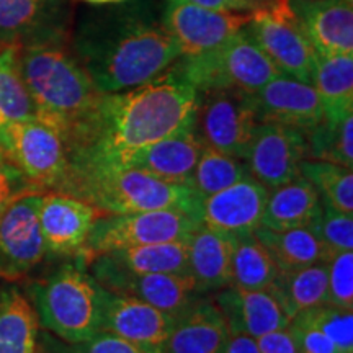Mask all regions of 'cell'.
Instances as JSON below:
<instances>
[{
  "label": "cell",
  "mask_w": 353,
  "mask_h": 353,
  "mask_svg": "<svg viewBox=\"0 0 353 353\" xmlns=\"http://www.w3.org/2000/svg\"><path fill=\"white\" fill-rule=\"evenodd\" d=\"M196 90L174 64L143 85L103 94L94 120L65 144L68 167L120 169L157 141L193 126Z\"/></svg>",
  "instance_id": "obj_1"
},
{
  "label": "cell",
  "mask_w": 353,
  "mask_h": 353,
  "mask_svg": "<svg viewBox=\"0 0 353 353\" xmlns=\"http://www.w3.org/2000/svg\"><path fill=\"white\" fill-rule=\"evenodd\" d=\"M99 7L77 25L72 51L101 94L143 85L182 56L152 0Z\"/></svg>",
  "instance_id": "obj_2"
},
{
  "label": "cell",
  "mask_w": 353,
  "mask_h": 353,
  "mask_svg": "<svg viewBox=\"0 0 353 353\" xmlns=\"http://www.w3.org/2000/svg\"><path fill=\"white\" fill-rule=\"evenodd\" d=\"M17 61L37 118L69 144L94 120L103 94L65 41L20 48Z\"/></svg>",
  "instance_id": "obj_3"
},
{
  "label": "cell",
  "mask_w": 353,
  "mask_h": 353,
  "mask_svg": "<svg viewBox=\"0 0 353 353\" xmlns=\"http://www.w3.org/2000/svg\"><path fill=\"white\" fill-rule=\"evenodd\" d=\"M57 192L85 200L107 214L175 210L200 223L201 198L192 188L164 182L138 169L68 167Z\"/></svg>",
  "instance_id": "obj_4"
},
{
  "label": "cell",
  "mask_w": 353,
  "mask_h": 353,
  "mask_svg": "<svg viewBox=\"0 0 353 353\" xmlns=\"http://www.w3.org/2000/svg\"><path fill=\"white\" fill-rule=\"evenodd\" d=\"M103 294L105 290L81 265H65L32 286L38 322L69 345L99 332Z\"/></svg>",
  "instance_id": "obj_5"
},
{
  "label": "cell",
  "mask_w": 353,
  "mask_h": 353,
  "mask_svg": "<svg viewBox=\"0 0 353 353\" xmlns=\"http://www.w3.org/2000/svg\"><path fill=\"white\" fill-rule=\"evenodd\" d=\"M174 68L196 92L237 88L247 94H255L281 76L280 70L250 38L245 26L214 50L196 56H180Z\"/></svg>",
  "instance_id": "obj_6"
},
{
  "label": "cell",
  "mask_w": 353,
  "mask_h": 353,
  "mask_svg": "<svg viewBox=\"0 0 353 353\" xmlns=\"http://www.w3.org/2000/svg\"><path fill=\"white\" fill-rule=\"evenodd\" d=\"M0 159L30 188H57L68 170V149L56 128L33 117L17 121L0 134Z\"/></svg>",
  "instance_id": "obj_7"
},
{
  "label": "cell",
  "mask_w": 353,
  "mask_h": 353,
  "mask_svg": "<svg viewBox=\"0 0 353 353\" xmlns=\"http://www.w3.org/2000/svg\"><path fill=\"white\" fill-rule=\"evenodd\" d=\"M257 125L252 94L237 88L196 92L193 131L205 148L244 161Z\"/></svg>",
  "instance_id": "obj_8"
},
{
  "label": "cell",
  "mask_w": 353,
  "mask_h": 353,
  "mask_svg": "<svg viewBox=\"0 0 353 353\" xmlns=\"http://www.w3.org/2000/svg\"><path fill=\"white\" fill-rule=\"evenodd\" d=\"M250 13L247 33L281 76L312 85L316 52L291 10L290 0H270Z\"/></svg>",
  "instance_id": "obj_9"
},
{
  "label": "cell",
  "mask_w": 353,
  "mask_h": 353,
  "mask_svg": "<svg viewBox=\"0 0 353 353\" xmlns=\"http://www.w3.org/2000/svg\"><path fill=\"white\" fill-rule=\"evenodd\" d=\"M88 263L90 275L101 288L138 298L174 321L200 301L201 293L188 273H134L123 268L108 254H97Z\"/></svg>",
  "instance_id": "obj_10"
},
{
  "label": "cell",
  "mask_w": 353,
  "mask_h": 353,
  "mask_svg": "<svg viewBox=\"0 0 353 353\" xmlns=\"http://www.w3.org/2000/svg\"><path fill=\"white\" fill-rule=\"evenodd\" d=\"M200 226L187 213L175 210L143 211V213L107 214L95 221L82 255L107 254L131 247L182 241Z\"/></svg>",
  "instance_id": "obj_11"
},
{
  "label": "cell",
  "mask_w": 353,
  "mask_h": 353,
  "mask_svg": "<svg viewBox=\"0 0 353 353\" xmlns=\"http://www.w3.org/2000/svg\"><path fill=\"white\" fill-rule=\"evenodd\" d=\"M250 12L213 10L188 0H164L162 21L182 56L208 52L241 32L250 21Z\"/></svg>",
  "instance_id": "obj_12"
},
{
  "label": "cell",
  "mask_w": 353,
  "mask_h": 353,
  "mask_svg": "<svg viewBox=\"0 0 353 353\" xmlns=\"http://www.w3.org/2000/svg\"><path fill=\"white\" fill-rule=\"evenodd\" d=\"M306 159L307 141L303 131L276 123H259L244 162L249 175L272 190L301 175Z\"/></svg>",
  "instance_id": "obj_13"
},
{
  "label": "cell",
  "mask_w": 353,
  "mask_h": 353,
  "mask_svg": "<svg viewBox=\"0 0 353 353\" xmlns=\"http://www.w3.org/2000/svg\"><path fill=\"white\" fill-rule=\"evenodd\" d=\"M41 198V193L26 192L0 216V278L26 275L48 254L39 228Z\"/></svg>",
  "instance_id": "obj_14"
},
{
  "label": "cell",
  "mask_w": 353,
  "mask_h": 353,
  "mask_svg": "<svg viewBox=\"0 0 353 353\" xmlns=\"http://www.w3.org/2000/svg\"><path fill=\"white\" fill-rule=\"evenodd\" d=\"M68 25L64 0H0V48L65 41Z\"/></svg>",
  "instance_id": "obj_15"
},
{
  "label": "cell",
  "mask_w": 353,
  "mask_h": 353,
  "mask_svg": "<svg viewBox=\"0 0 353 353\" xmlns=\"http://www.w3.org/2000/svg\"><path fill=\"white\" fill-rule=\"evenodd\" d=\"M174 319L161 309L128 294L105 290L100 330L125 339L144 353H162Z\"/></svg>",
  "instance_id": "obj_16"
},
{
  "label": "cell",
  "mask_w": 353,
  "mask_h": 353,
  "mask_svg": "<svg viewBox=\"0 0 353 353\" xmlns=\"http://www.w3.org/2000/svg\"><path fill=\"white\" fill-rule=\"evenodd\" d=\"M103 214L99 208L64 192L43 195L39 205V228L46 252L77 255L85 249L95 221Z\"/></svg>",
  "instance_id": "obj_17"
},
{
  "label": "cell",
  "mask_w": 353,
  "mask_h": 353,
  "mask_svg": "<svg viewBox=\"0 0 353 353\" xmlns=\"http://www.w3.org/2000/svg\"><path fill=\"white\" fill-rule=\"evenodd\" d=\"M259 123H276L306 134L324 120V108L311 83L278 76L252 94Z\"/></svg>",
  "instance_id": "obj_18"
},
{
  "label": "cell",
  "mask_w": 353,
  "mask_h": 353,
  "mask_svg": "<svg viewBox=\"0 0 353 353\" xmlns=\"http://www.w3.org/2000/svg\"><path fill=\"white\" fill-rule=\"evenodd\" d=\"M268 190L245 176L214 195L201 198L200 224L229 236L254 234L260 228Z\"/></svg>",
  "instance_id": "obj_19"
},
{
  "label": "cell",
  "mask_w": 353,
  "mask_h": 353,
  "mask_svg": "<svg viewBox=\"0 0 353 353\" xmlns=\"http://www.w3.org/2000/svg\"><path fill=\"white\" fill-rule=\"evenodd\" d=\"M316 56L353 54V2L290 0Z\"/></svg>",
  "instance_id": "obj_20"
},
{
  "label": "cell",
  "mask_w": 353,
  "mask_h": 353,
  "mask_svg": "<svg viewBox=\"0 0 353 353\" xmlns=\"http://www.w3.org/2000/svg\"><path fill=\"white\" fill-rule=\"evenodd\" d=\"M214 303L228 322L229 332L247 334L254 339L283 329L291 321L270 288L242 290L226 286L216 294Z\"/></svg>",
  "instance_id": "obj_21"
},
{
  "label": "cell",
  "mask_w": 353,
  "mask_h": 353,
  "mask_svg": "<svg viewBox=\"0 0 353 353\" xmlns=\"http://www.w3.org/2000/svg\"><path fill=\"white\" fill-rule=\"evenodd\" d=\"M205 145L193 126L141 149L120 169H138L159 180L187 185Z\"/></svg>",
  "instance_id": "obj_22"
},
{
  "label": "cell",
  "mask_w": 353,
  "mask_h": 353,
  "mask_svg": "<svg viewBox=\"0 0 353 353\" xmlns=\"http://www.w3.org/2000/svg\"><path fill=\"white\" fill-rule=\"evenodd\" d=\"M234 236L198 226L188 236V273L200 293L219 291L232 281Z\"/></svg>",
  "instance_id": "obj_23"
},
{
  "label": "cell",
  "mask_w": 353,
  "mask_h": 353,
  "mask_svg": "<svg viewBox=\"0 0 353 353\" xmlns=\"http://www.w3.org/2000/svg\"><path fill=\"white\" fill-rule=\"evenodd\" d=\"M228 337V322L216 303L198 301L176 317L162 353H223Z\"/></svg>",
  "instance_id": "obj_24"
},
{
  "label": "cell",
  "mask_w": 353,
  "mask_h": 353,
  "mask_svg": "<svg viewBox=\"0 0 353 353\" xmlns=\"http://www.w3.org/2000/svg\"><path fill=\"white\" fill-rule=\"evenodd\" d=\"M322 211V200L312 183L303 175L268 190L260 228L272 231L312 228Z\"/></svg>",
  "instance_id": "obj_25"
},
{
  "label": "cell",
  "mask_w": 353,
  "mask_h": 353,
  "mask_svg": "<svg viewBox=\"0 0 353 353\" xmlns=\"http://www.w3.org/2000/svg\"><path fill=\"white\" fill-rule=\"evenodd\" d=\"M254 236L270 254L280 272L296 270L312 263L327 262L330 259L329 250L309 228L286 231L257 228Z\"/></svg>",
  "instance_id": "obj_26"
},
{
  "label": "cell",
  "mask_w": 353,
  "mask_h": 353,
  "mask_svg": "<svg viewBox=\"0 0 353 353\" xmlns=\"http://www.w3.org/2000/svg\"><path fill=\"white\" fill-rule=\"evenodd\" d=\"M312 87L324 118L337 120L353 113V54L316 56Z\"/></svg>",
  "instance_id": "obj_27"
},
{
  "label": "cell",
  "mask_w": 353,
  "mask_h": 353,
  "mask_svg": "<svg viewBox=\"0 0 353 353\" xmlns=\"http://www.w3.org/2000/svg\"><path fill=\"white\" fill-rule=\"evenodd\" d=\"M270 290L291 319L306 309L327 304V263H312L296 270H278Z\"/></svg>",
  "instance_id": "obj_28"
},
{
  "label": "cell",
  "mask_w": 353,
  "mask_h": 353,
  "mask_svg": "<svg viewBox=\"0 0 353 353\" xmlns=\"http://www.w3.org/2000/svg\"><path fill=\"white\" fill-rule=\"evenodd\" d=\"M38 316L17 288L0 294V353H37Z\"/></svg>",
  "instance_id": "obj_29"
},
{
  "label": "cell",
  "mask_w": 353,
  "mask_h": 353,
  "mask_svg": "<svg viewBox=\"0 0 353 353\" xmlns=\"http://www.w3.org/2000/svg\"><path fill=\"white\" fill-rule=\"evenodd\" d=\"M107 254L123 268L134 273H188V237Z\"/></svg>",
  "instance_id": "obj_30"
},
{
  "label": "cell",
  "mask_w": 353,
  "mask_h": 353,
  "mask_svg": "<svg viewBox=\"0 0 353 353\" xmlns=\"http://www.w3.org/2000/svg\"><path fill=\"white\" fill-rule=\"evenodd\" d=\"M278 267L254 234L234 236L231 286L242 290L270 288Z\"/></svg>",
  "instance_id": "obj_31"
},
{
  "label": "cell",
  "mask_w": 353,
  "mask_h": 353,
  "mask_svg": "<svg viewBox=\"0 0 353 353\" xmlns=\"http://www.w3.org/2000/svg\"><path fill=\"white\" fill-rule=\"evenodd\" d=\"M17 48H0V134L17 121L37 117L20 76Z\"/></svg>",
  "instance_id": "obj_32"
},
{
  "label": "cell",
  "mask_w": 353,
  "mask_h": 353,
  "mask_svg": "<svg viewBox=\"0 0 353 353\" xmlns=\"http://www.w3.org/2000/svg\"><path fill=\"white\" fill-rule=\"evenodd\" d=\"M307 159L353 167V113L337 120L324 118L306 132Z\"/></svg>",
  "instance_id": "obj_33"
},
{
  "label": "cell",
  "mask_w": 353,
  "mask_h": 353,
  "mask_svg": "<svg viewBox=\"0 0 353 353\" xmlns=\"http://www.w3.org/2000/svg\"><path fill=\"white\" fill-rule=\"evenodd\" d=\"M301 175L317 190L322 203L353 214V170L325 161L306 159L301 164Z\"/></svg>",
  "instance_id": "obj_34"
},
{
  "label": "cell",
  "mask_w": 353,
  "mask_h": 353,
  "mask_svg": "<svg viewBox=\"0 0 353 353\" xmlns=\"http://www.w3.org/2000/svg\"><path fill=\"white\" fill-rule=\"evenodd\" d=\"M245 176H249V170L241 159L205 148L190 176L188 187L198 196L205 198L231 187Z\"/></svg>",
  "instance_id": "obj_35"
},
{
  "label": "cell",
  "mask_w": 353,
  "mask_h": 353,
  "mask_svg": "<svg viewBox=\"0 0 353 353\" xmlns=\"http://www.w3.org/2000/svg\"><path fill=\"white\" fill-rule=\"evenodd\" d=\"M298 316L319 329L339 353H353V311L322 304L298 312Z\"/></svg>",
  "instance_id": "obj_36"
},
{
  "label": "cell",
  "mask_w": 353,
  "mask_h": 353,
  "mask_svg": "<svg viewBox=\"0 0 353 353\" xmlns=\"http://www.w3.org/2000/svg\"><path fill=\"white\" fill-rule=\"evenodd\" d=\"M311 229L329 250L330 257L353 250V214H347L322 203L319 218Z\"/></svg>",
  "instance_id": "obj_37"
},
{
  "label": "cell",
  "mask_w": 353,
  "mask_h": 353,
  "mask_svg": "<svg viewBox=\"0 0 353 353\" xmlns=\"http://www.w3.org/2000/svg\"><path fill=\"white\" fill-rule=\"evenodd\" d=\"M327 304L353 311V252H341L327 262Z\"/></svg>",
  "instance_id": "obj_38"
},
{
  "label": "cell",
  "mask_w": 353,
  "mask_h": 353,
  "mask_svg": "<svg viewBox=\"0 0 353 353\" xmlns=\"http://www.w3.org/2000/svg\"><path fill=\"white\" fill-rule=\"evenodd\" d=\"M290 325L296 334L299 353H339L334 343L301 316H294L290 321Z\"/></svg>",
  "instance_id": "obj_39"
},
{
  "label": "cell",
  "mask_w": 353,
  "mask_h": 353,
  "mask_svg": "<svg viewBox=\"0 0 353 353\" xmlns=\"http://www.w3.org/2000/svg\"><path fill=\"white\" fill-rule=\"evenodd\" d=\"M74 353H144L125 339L112 332L99 330L85 342L72 345Z\"/></svg>",
  "instance_id": "obj_40"
},
{
  "label": "cell",
  "mask_w": 353,
  "mask_h": 353,
  "mask_svg": "<svg viewBox=\"0 0 353 353\" xmlns=\"http://www.w3.org/2000/svg\"><path fill=\"white\" fill-rule=\"evenodd\" d=\"M260 353H299L296 334L288 324L283 329L273 330L255 339Z\"/></svg>",
  "instance_id": "obj_41"
},
{
  "label": "cell",
  "mask_w": 353,
  "mask_h": 353,
  "mask_svg": "<svg viewBox=\"0 0 353 353\" xmlns=\"http://www.w3.org/2000/svg\"><path fill=\"white\" fill-rule=\"evenodd\" d=\"M23 179L7 164L6 161L0 159V216L7 210V206L15 200L17 196L23 195L26 192H19L17 188V182Z\"/></svg>",
  "instance_id": "obj_42"
},
{
  "label": "cell",
  "mask_w": 353,
  "mask_h": 353,
  "mask_svg": "<svg viewBox=\"0 0 353 353\" xmlns=\"http://www.w3.org/2000/svg\"><path fill=\"white\" fill-rule=\"evenodd\" d=\"M196 6L224 12H254L270 0H188Z\"/></svg>",
  "instance_id": "obj_43"
},
{
  "label": "cell",
  "mask_w": 353,
  "mask_h": 353,
  "mask_svg": "<svg viewBox=\"0 0 353 353\" xmlns=\"http://www.w3.org/2000/svg\"><path fill=\"white\" fill-rule=\"evenodd\" d=\"M223 353H260L257 341L247 334L229 332Z\"/></svg>",
  "instance_id": "obj_44"
},
{
  "label": "cell",
  "mask_w": 353,
  "mask_h": 353,
  "mask_svg": "<svg viewBox=\"0 0 353 353\" xmlns=\"http://www.w3.org/2000/svg\"><path fill=\"white\" fill-rule=\"evenodd\" d=\"M51 345H44L41 348V353H74L72 347H63V345H54V342L50 341Z\"/></svg>",
  "instance_id": "obj_45"
},
{
  "label": "cell",
  "mask_w": 353,
  "mask_h": 353,
  "mask_svg": "<svg viewBox=\"0 0 353 353\" xmlns=\"http://www.w3.org/2000/svg\"><path fill=\"white\" fill-rule=\"evenodd\" d=\"M83 2L92 3V6H113V3H121L126 0H83Z\"/></svg>",
  "instance_id": "obj_46"
},
{
  "label": "cell",
  "mask_w": 353,
  "mask_h": 353,
  "mask_svg": "<svg viewBox=\"0 0 353 353\" xmlns=\"http://www.w3.org/2000/svg\"><path fill=\"white\" fill-rule=\"evenodd\" d=\"M348 2H353V0H348Z\"/></svg>",
  "instance_id": "obj_47"
}]
</instances>
